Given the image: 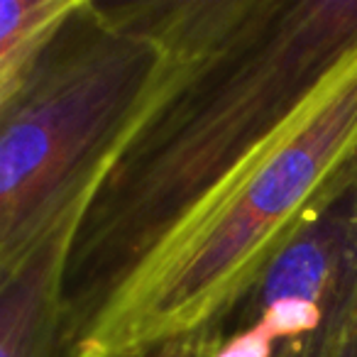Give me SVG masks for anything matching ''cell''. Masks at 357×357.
<instances>
[{"label":"cell","instance_id":"obj_7","mask_svg":"<svg viewBox=\"0 0 357 357\" xmlns=\"http://www.w3.org/2000/svg\"><path fill=\"white\" fill-rule=\"evenodd\" d=\"M118 357H204V335H201V331L184 333V335L135 347V350H128Z\"/></svg>","mask_w":357,"mask_h":357},{"label":"cell","instance_id":"obj_8","mask_svg":"<svg viewBox=\"0 0 357 357\" xmlns=\"http://www.w3.org/2000/svg\"><path fill=\"white\" fill-rule=\"evenodd\" d=\"M345 357H357V291H355V308H352V321H350V335H347Z\"/></svg>","mask_w":357,"mask_h":357},{"label":"cell","instance_id":"obj_6","mask_svg":"<svg viewBox=\"0 0 357 357\" xmlns=\"http://www.w3.org/2000/svg\"><path fill=\"white\" fill-rule=\"evenodd\" d=\"M84 0H0V110Z\"/></svg>","mask_w":357,"mask_h":357},{"label":"cell","instance_id":"obj_1","mask_svg":"<svg viewBox=\"0 0 357 357\" xmlns=\"http://www.w3.org/2000/svg\"><path fill=\"white\" fill-rule=\"evenodd\" d=\"M357 47V0H252L118 152L66 257L61 352Z\"/></svg>","mask_w":357,"mask_h":357},{"label":"cell","instance_id":"obj_4","mask_svg":"<svg viewBox=\"0 0 357 357\" xmlns=\"http://www.w3.org/2000/svg\"><path fill=\"white\" fill-rule=\"evenodd\" d=\"M357 291V169L204 328V357H345Z\"/></svg>","mask_w":357,"mask_h":357},{"label":"cell","instance_id":"obj_3","mask_svg":"<svg viewBox=\"0 0 357 357\" xmlns=\"http://www.w3.org/2000/svg\"><path fill=\"white\" fill-rule=\"evenodd\" d=\"M357 169V47L105 303L66 357L201 331Z\"/></svg>","mask_w":357,"mask_h":357},{"label":"cell","instance_id":"obj_5","mask_svg":"<svg viewBox=\"0 0 357 357\" xmlns=\"http://www.w3.org/2000/svg\"><path fill=\"white\" fill-rule=\"evenodd\" d=\"M86 206L56 220L0 277V357H59L64 269Z\"/></svg>","mask_w":357,"mask_h":357},{"label":"cell","instance_id":"obj_2","mask_svg":"<svg viewBox=\"0 0 357 357\" xmlns=\"http://www.w3.org/2000/svg\"><path fill=\"white\" fill-rule=\"evenodd\" d=\"M250 3H81L0 110V277L91 201L135 130Z\"/></svg>","mask_w":357,"mask_h":357}]
</instances>
